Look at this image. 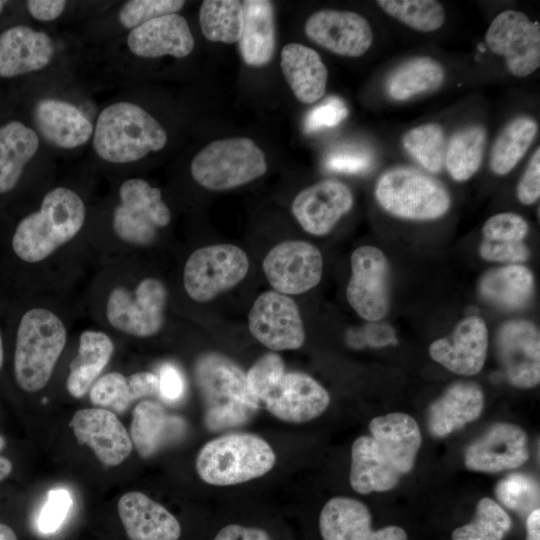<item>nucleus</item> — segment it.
<instances>
[{
    "mask_svg": "<svg viewBox=\"0 0 540 540\" xmlns=\"http://www.w3.org/2000/svg\"><path fill=\"white\" fill-rule=\"evenodd\" d=\"M363 334L372 346H383L396 341L394 331L388 324H369Z\"/></svg>",
    "mask_w": 540,
    "mask_h": 540,
    "instance_id": "55",
    "label": "nucleus"
},
{
    "mask_svg": "<svg viewBox=\"0 0 540 540\" xmlns=\"http://www.w3.org/2000/svg\"><path fill=\"white\" fill-rule=\"evenodd\" d=\"M184 4L181 0H131L121 7L118 18L122 26L134 29L157 17L176 13Z\"/></svg>",
    "mask_w": 540,
    "mask_h": 540,
    "instance_id": "44",
    "label": "nucleus"
},
{
    "mask_svg": "<svg viewBox=\"0 0 540 540\" xmlns=\"http://www.w3.org/2000/svg\"><path fill=\"white\" fill-rule=\"evenodd\" d=\"M203 36L211 42H239L243 31V5L237 0H205L199 10Z\"/></svg>",
    "mask_w": 540,
    "mask_h": 540,
    "instance_id": "39",
    "label": "nucleus"
},
{
    "mask_svg": "<svg viewBox=\"0 0 540 540\" xmlns=\"http://www.w3.org/2000/svg\"><path fill=\"white\" fill-rule=\"evenodd\" d=\"M535 289L532 272L520 264H508L486 272L479 282L483 299L504 310H519L528 305Z\"/></svg>",
    "mask_w": 540,
    "mask_h": 540,
    "instance_id": "32",
    "label": "nucleus"
},
{
    "mask_svg": "<svg viewBox=\"0 0 540 540\" xmlns=\"http://www.w3.org/2000/svg\"><path fill=\"white\" fill-rule=\"evenodd\" d=\"M69 427L80 444L89 446L106 466L121 464L132 450L130 435L115 413L103 408L78 410Z\"/></svg>",
    "mask_w": 540,
    "mask_h": 540,
    "instance_id": "19",
    "label": "nucleus"
},
{
    "mask_svg": "<svg viewBox=\"0 0 540 540\" xmlns=\"http://www.w3.org/2000/svg\"><path fill=\"white\" fill-rule=\"evenodd\" d=\"M538 131L536 121L527 115L513 118L496 137L490 152V168L496 175L508 174L523 158Z\"/></svg>",
    "mask_w": 540,
    "mask_h": 540,
    "instance_id": "37",
    "label": "nucleus"
},
{
    "mask_svg": "<svg viewBox=\"0 0 540 540\" xmlns=\"http://www.w3.org/2000/svg\"><path fill=\"white\" fill-rule=\"evenodd\" d=\"M85 216L80 196L69 188L57 187L44 196L37 212L19 222L12 248L23 261H42L77 235Z\"/></svg>",
    "mask_w": 540,
    "mask_h": 540,
    "instance_id": "2",
    "label": "nucleus"
},
{
    "mask_svg": "<svg viewBox=\"0 0 540 540\" xmlns=\"http://www.w3.org/2000/svg\"><path fill=\"white\" fill-rule=\"evenodd\" d=\"M119 196L120 204L114 210L112 221L116 235L137 246L153 243L158 229L171 220L160 189L143 179L133 178L122 183Z\"/></svg>",
    "mask_w": 540,
    "mask_h": 540,
    "instance_id": "9",
    "label": "nucleus"
},
{
    "mask_svg": "<svg viewBox=\"0 0 540 540\" xmlns=\"http://www.w3.org/2000/svg\"><path fill=\"white\" fill-rule=\"evenodd\" d=\"M512 527L508 513L493 499L484 497L473 519L452 532V540H503Z\"/></svg>",
    "mask_w": 540,
    "mask_h": 540,
    "instance_id": "40",
    "label": "nucleus"
},
{
    "mask_svg": "<svg viewBox=\"0 0 540 540\" xmlns=\"http://www.w3.org/2000/svg\"><path fill=\"white\" fill-rule=\"evenodd\" d=\"M167 290L156 278H145L129 291L114 288L107 300L106 315L117 330L136 337L157 334L164 323Z\"/></svg>",
    "mask_w": 540,
    "mask_h": 540,
    "instance_id": "11",
    "label": "nucleus"
},
{
    "mask_svg": "<svg viewBox=\"0 0 540 540\" xmlns=\"http://www.w3.org/2000/svg\"><path fill=\"white\" fill-rule=\"evenodd\" d=\"M11 470V462L7 458L0 456V480L6 478L10 474Z\"/></svg>",
    "mask_w": 540,
    "mask_h": 540,
    "instance_id": "58",
    "label": "nucleus"
},
{
    "mask_svg": "<svg viewBox=\"0 0 540 540\" xmlns=\"http://www.w3.org/2000/svg\"><path fill=\"white\" fill-rule=\"evenodd\" d=\"M243 5V31L238 42L243 61L254 67L268 64L275 53L276 28L273 3L246 0Z\"/></svg>",
    "mask_w": 540,
    "mask_h": 540,
    "instance_id": "31",
    "label": "nucleus"
},
{
    "mask_svg": "<svg viewBox=\"0 0 540 540\" xmlns=\"http://www.w3.org/2000/svg\"><path fill=\"white\" fill-rule=\"evenodd\" d=\"M323 540H408L404 529L387 526L371 529V514L359 500L337 496L323 506L319 516Z\"/></svg>",
    "mask_w": 540,
    "mask_h": 540,
    "instance_id": "21",
    "label": "nucleus"
},
{
    "mask_svg": "<svg viewBox=\"0 0 540 540\" xmlns=\"http://www.w3.org/2000/svg\"><path fill=\"white\" fill-rule=\"evenodd\" d=\"M329 403L328 392L314 378L302 372H287L261 404L281 421L304 423L320 416Z\"/></svg>",
    "mask_w": 540,
    "mask_h": 540,
    "instance_id": "18",
    "label": "nucleus"
},
{
    "mask_svg": "<svg viewBox=\"0 0 540 540\" xmlns=\"http://www.w3.org/2000/svg\"><path fill=\"white\" fill-rule=\"evenodd\" d=\"M158 392V377L137 372L128 377L111 372L100 377L90 389V400L99 408L122 413L136 400Z\"/></svg>",
    "mask_w": 540,
    "mask_h": 540,
    "instance_id": "33",
    "label": "nucleus"
},
{
    "mask_svg": "<svg viewBox=\"0 0 540 540\" xmlns=\"http://www.w3.org/2000/svg\"><path fill=\"white\" fill-rule=\"evenodd\" d=\"M445 79L443 66L428 56H417L402 62L389 75L386 90L390 98L405 101L436 90Z\"/></svg>",
    "mask_w": 540,
    "mask_h": 540,
    "instance_id": "36",
    "label": "nucleus"
},
{
    "mask_svg": "<svg viewBox=\"0 0 540 540\" xmlns=\"http://www.w3.org/2000/svg\"><path fill=\"white\" fill-rule=\"evenodd\" d=\"M488 350L485 322L470 316L458 323L453 332L434 341L429 348L431 358L459 375H475L484 366Z\"/></svg>",
    "mask_w": 540,
    "mask_h": 540,
    "instance_id": "22",
    "label": "nucleus"
},
{
    "mask_svg": "<svg viewBox=\"0 0 540 540\" xmlns=\"http://www.w3.org/2000/svg\"><path fill=\"white\" fill-rule=\"evenodd\" d=\"M184 432L183 419L168 414L158 402L144 400L133 410L130 438L143 458L153 456L167 444L180 439Z\"/></svg>",
    "mask_w": 540,
    "mask_h": 540,
    "instance_id": "28",
    "label": "nucleus"
},
{
    "mask_svg": "<svg viewBox=\"0 0 540 540\" xmlns=\"http://www.w3.org/2000/svg\"><path fill=\"white\" fill-rule=\"evenodd\" d=\"M117 508L130 540H178L181 535L175 516L141 492L124 494Z\"/></svg>",
    "mask_w": 540,
    "mask_h": 540,
    "instance_id": "26",
    "label": "nucleus"
},
{
    "mask_svg": "<svg viewBox=\"0 0 540 540\" xmlns=\"http://www.w3.org/2000/svg\"><path fill=\"white\" fill-rule=\"evenodd\" d=\"M190 170L202 187L222 191L261 177L267 163L264 152L252 139L236 137L208 144L195 155Z\"/></svg>",
    "mask_w": 540,
    "mask_h": 540,
    "instance_id": "7",
    "label": "nucleus"
},
{
    "mask_svg": "<svg viewBox=\"0 0 540 540\" xmlns=\"http://www.w3.org/2000/svg\"><path fill=\"white\" fill-rule=\"evenodd\" d=\"M39 147L37 133L12 121L0 127V194L12 190Z\"/></svg>",
    "mask_w": 540,
    "mask_h": 540,
    "instance_id": "35",
    "label": "nucleus"
},
{
    "mask_svg": "<svg viewBox=\"0 0 540 540\" xmlns=\"http://www.w3.org/2000/svg\"><path fill=\"white\" fill-rule=\"evenodd\" d=\"M285 373L283 359L277 353L260 357L248 370L246 382L250 393L260 402Z\"/></svg>",
    "mask_w": 540,
    "mask_h": 540,
    "instance_id": "45",
    "label": "nucleus"
},
{
    "mask_svg": "<svg viewBox=\"0 0 540 540\" xmlns=\"http://www.w3.org/2000/svg\"><path fill=\"white\" fill-rule=\"evenodd\" d=\"M485 42L496 55L504 58L515 77H527L540 66V26L525 13L505 10L489 25Z\"/></svg>",
    "mask_w": 540,
    "mask_h": 540,
    "instance_id": "12",
    "label": "nucleus"
},
{
    "mask_svg": "<svg viewBox=\"0 0 540 540\" xmlns=\"http://www.w3.org/2000/svg\"><path fill=\"white\" fill-rule=\"evenodd\" d=\"M369 430L371 436L358 437L351 448L349 481L360 494L395 488L414 467L422 443L417 422L405 413L375 417Z\"/></svg>",
    "mask_w": 540,
    "mask_h": 540,
    "instance_id": "1",
    "label": "nucleus"
},
{
    "mask_svg": "<svg viewBox=\"0 0 540 540\" xmlns=\"http://www.w3.org/2000/svg\"><path fill=\"white\" fill-rule=\"evenodd\" d=\"M66 6L63 0H29L27 9L39 21H52L58 18Z\"/></svg>",
    "mask_w": 540,
    "mask_h": 540,
    "instance_id": "54",
    "label": "nucleus"
},
{
    "mask_svg": "<svg viewBox=\"0 0 540 540\" xmlns=\"http://www.w3.org/2000/svg\"><path fill=\"white\" fill-rule=\"evenodd\" d=\"M304 30L310 40L344 57L362 56L374 38L368 20L353 11H316L306 20Z\"/></svg>",
    "mask_w": 540,
    "mask_h": 540,
    "instance_id": "16",
    "label": "nucleus"
},
{
    "mask_svg": "<svg viewBox=\"0 0 540 540\" xmlns=\"http://www.w3.org/2000/svg\"><path fill=\"white\" fill-rule=\"evenodd\" d=\"M61 319L45 308L28 310L16 336L14 372L18 385L27 392L44 388L66 344Z\"/></svg>",
    "mask_w": 540,
    "mask_h": 540,
    "instance_id": "5",
    "label": "nucleus"
},
{
    "mask_svg": "<svg viewBox=\"0 0 540 540\" xmlns=\"http://www.w3.org/2000/svg\"><path fill=\"white\" fill-rule=\"evenodd\" d=\"M275 462L276 455L263 438L251 433H230L200 449L196 470L210 485L229 486L265 475Z\"/></svg>",
    "mask_w": 540,
    "mask_h": 540,
    "instance_id": "6",
    "label": "nucleus"
},
{
    "mask_svg": "<svg viewBox=\"0 0 540 540\" xmlns=\"http://www.w3.org/2000/svg\"><path fill=\"white\" fill-rule=\"evenodd\" d=\"M526 540H540V510H533L526 519Z\"/></svg>",
    "mask_w": 540,
    "mask_h": 540,
    "instance_id": "56",
    "label": "nucleus"
},
{
    "mask_svg": "<svg viewBox=\"0 0 540 540\" xmlns=\"http://www.w3.org/2000/svg\"><path fill=\"white\" fill-rule=\"evenodd\" d=\"M353 206V195L347 185L336 180L317 182L297 194L292 213L308 233H329Z\"/></svg>",
    "mask_w": 540,
    "mask_h": 540,
    "instance_id": "20",
    "label": "nucleus"
},
{
    "mask_svg": "<svg viewBox=\"0 0 540 540\" xmlns=\"http://www.w3.org/2000/svg\"><path fill=\"white\" fill-rule=\"evenodd\" d=\"M529 458L527 435L510 423H497L465 452V466L472 471L495 473L515 469Z\"/></svg>",
    "mask_w": 540,
    "mask_h": 540,
    "instance_id": "23",
    "label": "nucleus"
},
{
    "mask_svg": "<svg viewBox=\"0 0 540 540\" xmlns=\"http://www.w3.org/2000/svg\"><path fill=\"white\" fill-rule=\"evenodd\" d=\"M73 500L68 490H50L37 516V529L42 534H53L63 525L71 510Z\"/></svg>",
    "mask_w": 540,
    "mask_h": 540,
    "instance_id": "47",
    "label": "nucleus"
},
{
    "mask_svg": "<svg viewBox=\"0 0 540 540\" xmlns=\"http://www.w3.org/2000/svg\"><path fill=\"white\" fill-rule=\"evenodd\" d=\"M184 379L180 371L171 364H164L159 371L158 392L168 402L179 400L184 393Z\"/></svg>",
    "mask_w": 540,
    "mask_h": 540,
    "instance_id": "52",
    "label": "nucleus"
},
{
    "mask_svg": "<svg viewBox=\"0 0 540 540\" xmlns=\"http://www.w3.org/2000/svg\"><path fill=\"white\" fill-rule=\"evenodd\" d=\"M5 3V1L0 0V14L2 13Z\"/></svg>",
    "mask_w": 540,
    "mask_h": 540,
    "instance_id": "61",
    "label": "nucleus"
},
{
    "mask_svg": "<svg viewBox=\"0 0 540 540\" xmlns=\"http://www.w3.org/2000/svg\"><path fill=\"white\" fill-rule=\"evenodd\" d=\"M2 365H3V343H2L1 333H0V370L2 368Z\"/></svg>",
    "mask_w": 540,
    "mask_h": 540,
    "instance_id": "59",
    "label": "nucleus"
},
{
    "mask_svg": "<svg viewBox=\"0 0 540 540\" xmlns=\"http://www.w3.org/2000/svg\"><path fill=\"white\" fill-rule=\"evenodd\" d=\"M264 274L276 292L305 293L321 280L323 259L313 244L290 240L274 246L263 260Z\"/></svg>",
    "mask_w": 540,
    "mask_h": 540,
    "instance_id": "15",
    "label": "nucleus"
},
{
    "mask_svg": "<svg viewBox=\"0 0 540 540\" xmlns=\"http://www.w3.org/2000/svg\"><path fill=\"white\" fill-rule=\"evenodd\" d=\"M390 268L385 254L365 245L351 255V277L346 288L350 306L365 320H381L390 306Z\"/></svg>",
    "mask_w": 540,
    "mask_h": 540,
    "instance_id": "13",
    "label": "nucleus"
},
{
    "mask_svg": "<svg viewBox=\"0 0 540 540\" xmlns=\"http://www.w3.org/2000/svg\"><path fill=\"white\" fill-rule=\"evenodd\" d=\"M214 540H270V537L260 528L230 524L221 528Z\"/></svg>",
    "mask_w": 540,
    "mask_h": 540,
    "instance_id": "53",
    "label": "nucleus"
},
{
    "mask_svg": "<svg viewBox=\"0 0 540 540\" xmlns=\"http://www.w3.org/2000/svg\"><path fill=\"white\" fill-rule=\"evenodd\" d=\"M4 445H5V441H4V439L0 436V451L4 448Z\"/></svg>",
    "mask_w": 540,
    "mask_h": 540,
    "instance_id": "60",
    "label": "nucleus"
},
{
    "mask_svg": "<svg viewBox=\"0 0 540 540\" xmlns=\"http://www.w3.org/2000/svg\"><path fill=\"white\" fill-rule=\"evenodd\" d=\"M246 253L233 244H217L194 251L183 272L184 288L195 301L206 302L239 284L248 272Z\"/></svg>",
    "mask_w": 540,
    "mask_h": 540,
    "instance_id": "10",
    "label": "nucleus"
},
{
    "mask_svg": "<svg viewBox=\"0 0 540 540\" xmlns=\"http://www.w3.org/2000/svg\"><path fill=\"white\" fill-rule=\"evenodd\" d=\"M540 196V149L532 154L528 165L517 186L518 200L525 204H534Z\"/></svg>",
    "mask_w": 540,
    "mask_h": 540,
    "instance_id": "51",
    "label": "nucleus"
},
{
    "mask_svg": "<svg viewBox=\"0 0 540 540\" xmlns=\"http://www.w3.org/2000/svg\"><path fill=\"white\" fill-rule=\"evenodd\" d=\"M0 540H17V536L11 527L0 523Z\"/></svg>",
    "mask_w": 540,
    "mask_h": 540,
    "instance_id": "57",
    "label": "nucleus"
},
{
    "mask_svg": "<svg viewBox=\"0 0 540 540\" xmlns=\"http://www.w3.org/2000/svg\"><path fill=\"white\" fill-rule=\"evenodd\" d=\"M498 500L522 515H527L539 506V487L528 475L513 473L501 480L496 486Z\"/></svg>",
    "mask_w": 540,
    "mask_h": 540,
    "instance_id": "43",
    "label": "nucleus"
},
{
    "mask_svg": "<svg viewBox=\"0 0 540 540\" xmlns=\"http://www.w3.org/2000/svg\"><path fill=\"white\" fill-rule=\"evenodd\" d=\"M54 55L48 34L14 26L0 34V77L11 78L45 68Z\"/></svg>",
    "mask_w": 540,
    "mask_h": 540,
    "instance_id": "25",
    "label": "nucleus"
},
{
    "mask_svg": "<svg viewBox=\"0 0 540 540\" xmlns=\"http://www.w3.org/2000/svg\"><path fill=\"white\" fill-rule=\"evenodd\" d=\"M481 388L472 382H457L433 402L428 411V429L437 438L445 437L477 419L483 409Z\"/></svg>",
    "mask_w": 540,
    "mask_h": 540,
    "instance_id": "27",
    "label": "nucleus"
},
{
    "mask_svg": "<svg viewBox=\"0 0 540 540\" xmlns=\"http://www.w3.org/2000/svg\"><path fill=\"white\" fill-rule=\"evenodd\" d=\"M377 5L389 16L420 32H433L442 27L446 12L435 0H378Z\"/></svg>",
    "mask_w": 540,
    "mask_h": 540,
    "instance_id": "41",
    "label": "nucleus"
},
{
    "mask_svg": "<svg viewBox=\"0 0 540 540\" xmlns=\"http://www.w3.org/2000/svg\"><path fill=\"white\" fill-rule=\"evenodd\" d=\"M347 115L348 109L344 101L335 96L329 97L308 112L304 121V130L306 133H313L337 126Z\"/></svg>",
    "mask_w": 540,
    "mask_h": 540,
    "instance_id": "48",
    "label": "nucleus"
},
{
    "mask_svg": "<svg viewBox=\"0 0 540 540\" xmlns=\"http://www.w3.org/2000/svg\"><path fill=\"white\" fill-rule=\"evenodd\" d=\"M324 164L332 172L358 174L371 167L372 156L362 149L345 148L330 153Z\"/></svg>",
    "mask_w": 540,
    "mask_h": 540,
    "instance_id": "49",
    "label": "nucleus"
},
{
    "mask_svg": "<svg viewBox=\"0 0 540 540\" xmlns=\"http://www.w3.org/2000/svg\"><path fill=\"white\" fill-rule=\"evenodd\" d=\"M130 51L139 57L157 58L188 56L194 49V38L186 19L177 14L157 17L134 28L128 35Z\"/></svg>",
    "mask_w": 540,
    "mask_h": 540,
    "instance_id": "24",
    "label": "nucleus"
},
{
    "mask_svg": "<svg viewBox=\"0 0 540 540\" xmlns=\"http://www.w3.org/2000/svg\"><path fill=\"white\" fill-rule=\"evenodd\" d=\"M499 361L511 384L531 388L540 381V336L537 327L523 319L505 322L496 335Z\"/></svg>",
    "mask_w": 540,
    "mask_h": 540,
    "instance_id": "17",
    "label": "nucleus"
},
{
    "mask_svg": "<svg viewBox=\"0 0 540 540\" xmlns=\"http://www.w3.org/2000/svg\"><path fill=\"white\" fill-rule=\"evenodd\" d=\"M114 352L111 338L101 331L85 330L79 339L77 356L71 361L67 390L81 398L94 384Z\"/></svg>",
    "mask_w": 540,
    "mask_h": 540,
    "instance_id": "34",
    "label": "nucleus"
},
{
    "mask_svg": "<svg viewBox=\"0 0 540 540\" xmlns=\"http://www.w3.org/2000/svg\"><path fill=\"white\" fill-rule=\"evenodd\" d=\"M280 66L300 102L310 104L323 97L328 71L316 50L300 43L286 44L281 50Z\"/></svg>",
    "mask_w": 540,
    "mask_h": 540,
    "instance_id": "30",
    "label": "nucleus"
},
{
    "mask_svg": "<svg viewBox=\"0 0 540 540\" xmlns=\"http://www.w3.org/2000/svg\"><path fill=\"white\" fill-rule=\"evenodd\" d=\"M378 204L393 216L409 220H434L450 208V195L434 178L418 170L396 167L384 172L375 190Z\"/></svg>",
    "mask_w": 540,
    "mask_h": 540,
    "instance_id": "8",
    "label": "nucleus"
},
{
    "mask_svg": "<svg viewBox=\"0 0 540 540\" xmlns=\"http://www.w3.org/2000/svg\"><path fill=\"white\" fill-rule=\"evenodd\" d=\"M528 231L527 221L512 212L491 216L482 228L483 239L495 242H523Z\"/></svg>",
    "mask_w": 540,
    "mask_h": 540,
    "instance_id": "46",
    "label": "nucleus"
},
{
    "mask_svg": "<svg viewBox=\"0 0 540 540\" xmlns=\"http://www.w3.org/2000/svg\"><path fill=\"white\" fill-rule=\"evenodd\" d=\"M487 141V132L482 125H469L450 138L445 149L444 165L457 182L469 180L480 168Z\"/></svg>",
    "mask_w": 540,
    "mask_h": 540,
    "instance_id": "38",
    "label": "nucleus"
},
{
    "mask_svg": "<svg viewBox=\"0 0 540 540\" xmlns=\"http://www.w3.org/2000/svg\"><path fill=\"white\" fill-rule=\"evenodd\" d=\"M404 149L427 171L437 173L444 165L445 134L438 123L408 130L402 137Z\"/></svg>",
    "mask_w": 540,
    "mask_h": 540,
    "instance_id": "42",
    "label": "nucleus"
},
{
    "mask_svg": "<svg viewBox=\"0 0 540 540\" xmlns=\"http://www.w3.org/2000/svg\"><path fill=\"white\" fill-rule=\"evenodd\" d=\"M166 143L162 125L142 107L126 101L104 108L93 132L97 155L117 164L138 161L162 150Z\"/></svg>",
    "mask_w": 540,
    "mask_h": 540,
    "instance_id": "3",
    "label": "nucleus"
},
{
    "mask_svg": "<svg viewBox=\"0 0 540 540\" xmlns=\"http://www.w3.org/2000/svg\"><path fill=\"white\" fill-rule=\"evenodd\" d=\"M195 377L205 403V424L210 430L240 426L261 406L248 389L246 374L226 356L202 355L195 365Z\"/></svg>",
    "mask_w": 540,
    "mask_h": 540,
    "instance_id": "4",
    "label": "nucleus"
},
{
    "mask_svg": "<svg viewBox=\"0 0 540 540\" xmlns=\"http://www.w3.org/2000/svg\"><path fill=\"white\" fill-rule=\"evenodd\" d=\"M248 324L252 336L274 351L298 349L305 340L296 303L276 291H266L254 301Z\"/></svg>",
    "mask_w": 540,
    "mask_h": 540,
    "instance_id": "14",
    "label": "nucleus"
},
{
    "mask_svg": "<svg viewBox=\"0 0 540 540\" xmlns=\"http://www.w3.org/2000/svg\"><path fill=\"white\" fill-rule=\"evenodd\" d=\"M35 121L43 137L63 149L83 145L93 132L91 122L80 109L59 99L40 100L35 107Z\"/></svg>",
    "mask_w": 540,
    "mask_h": 540,
    "instance_id": "29",
    "label": "nucleus"
},
{
    "mask_svg": "<svg viewBox=\"0 0 540 540\" xmlns=\"http://www.w3.org/2000/svg\"><path fill=\"white\" fill-rule=\"evenodd\" d=\"M480 256L492 262L519 264L529 257V249L524 242H495L482 240Z\"/></svg>",
    "mask_w": 540,
    "mask_h": 540,
    "instance_id": "50",
    "label": "nucleus"
}]
</instances>
